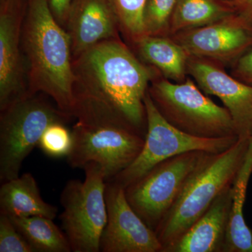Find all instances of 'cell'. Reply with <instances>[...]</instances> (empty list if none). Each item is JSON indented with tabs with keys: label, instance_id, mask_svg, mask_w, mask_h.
Masks as SVG:
<instances>
[{
	"label": "cell",
	"instance_id": "cell-1",
	"mask_svg": "<svg viewBox=\"0 0 252 252\" xmlns=\"http://www.w3.org/2000/svg\"><path fill=\"white\" fill-rule=\"evenodd\" d=\"M72 117L91 125L125 127L145 137L144 97L160 72L121 39L102 41L72 59Z\"/></svg>",
	"mask_w": 252,
	"mask_h": 252
},
{
	"label": "cell",
	"instance_id": "cell-2",
	"mask_svg": "<svg viewBox=\"0 0 252 252\" xmlns=\"http://www.w3.org/2000/svg\"><path fill=\"white\" fill-rule=\"evenodd\" d=\"M21 41L28 95L42 93L72 118L74 75L70 38L51 12L49 0H27Z\"/></svg>",
	"mask_w": 252,
	"mask_h": 252
},
{
	"label": "cell",
	"instance_id": "cell-3",
	"mask_svg": "<svg viewBox=\"0 0 252 252\" xmlns=\"http://www.w3.org/2000/svg\"><path fill=\"white\" fill-rule=\"evenodd\" d=\"M249 144L250 138H239L224 152L206 154L189 176L175 203L156 230L162 252L185 234L214 200L233 185Z\"/></svg>",
	"mask_w": 252,
	"mask_h": 252
},
{
	"label": "cell",
	"instance_id": "cell-4",
	"mask_svg": "<svg viewBox=\"0 0 252 252\" xmlns=\"http://www.w3.org/2000/svg\"><path fill=\"white\" fill-rule=\"evenodd\" d=\"M148 91L162 117L182 132L202 138L238 137L228 109L215 103L191 77L175 83L160 74Z\"/></svg>",
	"mask_w": 252,
	"mask_h": 252
},
{
	"label": "cell",
	"instance_id": "cell-5",
	"mask_svg": "<svg viewBox=\"0 0 252 252\" xmlns=\"http://www.w3.org/2000/svg\"><path fill=\"white\" fill-rule=\"evenodd\" d=\"M37 94L10 104L0 115V181L19 176L25 159L36 146L46 127L71 119Z\"/></svg>",
	"mask_w": 252,
	"mask_h": 252
},
{
	"label": "cell",
	"instance_id": "cell-6",
	"mask_svg": "<svg viewBox=\"0 0 252 252\" xmlns=\"http://www.w3.org/2000/svg\"><path fill=\"white\" fill-rule=\"evenodd\" d=\"M84 170V182L72 180L64 186L59 219L72 252H98L107 219L106 181L97 164H88Z\"/></svg>",
	"mask_w": 252,
	"mask_h": 252
},
{
	"label": "cell",
	"instance_id": "cell-7",
	"mask_svg": "<svg viewBox=\"0 0 252 252\" xmlns=\"http://www.w3.org/2000/svg\"><path fill=\"white\" fill-rule=\"evenodd\" d=\"M144 104L147 128L143 148L134 162L112 180L124 189L166 159L193 151L220 153L230 148L239 139L237 136L202 138L182 132L162 117L149 91L144 97Z\"/></svg>",
	"mask_w": 252,
	"mask_h": 252
},
{
	"label": "cell",
	"instance_id": "cell-8",
	"mask_svg": "<svg viewBox=\"0 0 252 252\" xmlns=\"http://www.w3.org/2000/svg\"><path fill=\"white\" fill-rule=\"evenodd\" d=\"M207 154L193 151L170 158L126 187L127 202L154 232Z\"/></svg>",
	"mask_w": 252,
	"mask_h": 252
},
{
	"label": "cell",
	"instance_id": "cell-9",
	"mask_svg": "<svg viewBox=\"0 0 252 252\" xmlns=\"http://www.w3.org/2000/svg\"><path fill=\"white\" fill-rule=\"evenodd\" d=\"M72 132V148L67 157L69 166L84 169L88 164H97L106 182L131 165L144 143L143 136L119 126L91 125L77 121Z\"/></svg>",
	"mask_w": 252,
	"mask_h": 252
},
{
	"label": "cell",
	"instance_id": "cell-10",
	"mask_svg": "<svg viewBox=\"0 0 252 252\" xmlns=\"http://www.w3.org/2000/svg\"><path fill=\"white\" fill-rule=\"evenodd\" d=\"M27 0H0V111L28 97L22 30Z\"/></svg>",
	"mask_w": 252,
	"mask_h": 252
},
{
	"label": "cell",
	"instance_id": "cell-11",
	"mask_svg": "<svg viewBox=\"0 0 252 252\" xmlns=\"http://www.w3.org/2000/svg\"><path fill=\"white\" fill-rule=\"evenodd\" d=\"M107 223L100 240L102 252H162L153 230L146 224L126 198L125 189L106 182Z\"/></svg>",
	"mask_w": 252,
	"mask_h": 252
},
{
	"label": "cell",
	"instance_id": "cell-12",
	"mask_svg": "<svg viewBox=\"0 0 252 252\" xmlns=\"http://www.w3.org/2000/svg\"><path fill=\"white\" fill-rule=\"evenodd\" d=\"M224 65L210 60L190 56L187 73L207 95L216 96L228 109L238 138L252 134V86L225 72Z\"/></svg>",
	"mask_w": 252,
	"mask_h": 252
},
{
	"label": "cell",
	"instance_id": "cell-13",
	"mask_svg": "<svg viewBox=\"0 0 252 252\" xmlns=\"http://www.w3.org/2000/svg\"><path fill=\"white\" fill-rule=\"evenodd\" d=\"M189 56L233 64L252 48V26L244 24L234 14L219 22L182 31L170 36Z\"/></svg>",
	"mask_w": 252,
	"mask_h": 252
},
{
	"label": "cell",
	"instance_id": "cell-14",
	"mask_svg": "<svg viewBox=\"0 0 252 252\" xmlns=\"http://www.w3.org/2000/svg\"><path fill=\"white\" fill-rule=\"evenodd\" d=\"M65 30L72 59L102 41L121 38L119 18L110 0H72Z\"/></svg>",
	"mask_w": 252,
	"mask_h": 252
},
{
	"label": "cell",
	"instance_id": "cell-15",
	"mask_svg": "<svg viewBox=\"0 0 252 252\" xmlns=\"http://www.w3.org/2000/svg\"><path fill=\"white\" fill-rule=\"evenodd\" d=\"M232 207V186L225 189L178 240L164 252H224Z\"/></svg>",
	"mask_w": 252,
	"mask_h": 252
},
{
	"label": "cell",
	"instance_id": "cell-16",
	"mask_svg": "<svg viewBox=\"0 0 252 252\" xmlns=\"http://www.w3.org/2000/svg\"><path fill=\"white\" fill-rule=\"evenodd\" d=\"M132 46L142 62L156 68L165 79L182 83L188 77L190 56L171 36L144 35Z\"/></svg>",
	"mask_w": 252,
	"mask_h": 252
},
{
	"label": "cell",
	"instance_id": "cell-17",
	"mask_svg": "<svg viewBox=\"0 0 252 252\" xmlns=\"http://www.w3.org/2000/svg\"><path fill=\"white\" fill-rule=\"evenodd\" d=\"M0 213L9 217L41 216L54 220L58 208L43 200L35 179L24 173L0 188Z\"/></svg>",
	"mask_w": 252,
	"mask_h": 252
},
{
	"label": "cell",
	"instance_id": "cell-18",
	"mask_svg": "<svg viewBox=\"0 0 252 252\" xmlns=\"http://www.w3.org/2000/svg\"><path fill=\"white\" fill-rule=\"evenodd\" d=\"M252 175V134L246 157L232 185V207L224 252H252V231L243 213Z\"/></svg>",
	"mask_w": 252,
	"mask_h": 252
},
{
	"label": "cell",
	"instance_id": "cell-19",
	"mask_svg": "<svg viewBox=\"0 0 252 252\" xmlns=\"http://www.w3.org/2000/svg\"><path fill=\"white\" fill-rule=\"evenodd\" d=\"M234 14L233 6L223 0H177L170 23V36L213 24Z\"/></svg>",
	"mask_w": 252,
	"mask_h": 252
},
{
	"label": "cell",
	"instance_id": "cell-20",
	"mask_svg": "<svg viewBox=\"0 0 252 252\" xmlns=\"http://www.w3.org/2000/svg\"><path fill=\"white\" fill-rule=\"evenodd\" d=\"M9 218L34 252H72L67 236L54 220L41 216Z\"/></svg>",
	"mask_w": 252,
	"mask_h": 252
},
{
	"label": "cell",
	"instance_id": "cell-21",
	"mask_svg": "<svg viewBox=\"0 0 252 252\" xmlns=\"http://www.w3.org/2000/svg\"><path fill=\"white\" fill-rule=\"evenodd\" d=\"M115 9L121 33L132 45L144 35L143 12L147 0H110Z\"/></svg>",
	"mask_w": 252,
	"mask_h": 252
},
{
	"label": "cell",
	"instance_id": "cell-22",
	"mask_svg": "<svg viewBox=\"0 0 252 252\" xmlns=\"http://www.w3.org/2000/svg\"><path fill=\"white\" fill-rule=\"evenodd\" d=\"M177 0H147L143 12L144 35L170 36Z\"/></svg>",
	"mask_w": 252,
	"mask_h": 252
},
{
	"label": "cell",
	"instance_id": "cell-23",
	"mask_svg": "<svg viewBox=\"0 0 252 252\" xmlns=\"http://www.w3.org/2000/svg\"><path fill=\"white\" fill-rule=\"evenodd\" d=\"M64 123L56 122L46 127L41 135L38 147L48 157L59 158L67 157L73 145L72 131Z\"/></svg>",
	"mask_w": 252,
	"mask_h": 252
},
{
	"label": "cell",
	"instance_id": "cell-24",
	"mask_svg": "<svg viewBox=\"0 0 252 252\" xmlns=\"http://www.w3.org/2000/svg\"><path fill=\"white\" fill-rule=\"evenodd\" d=\"M0 252H34L12 220L0 213Z\"/></svg>",
	"mask_w": 252,
	"mask_h": 252
},
{
	"label": "cell",
	"instance_id": "cell-25",
	"mask_svg": "<svg viewBox=\"0 0 252 252\" xmlns=\"http://www.w3.org/2000/svg\"><path fill=\"white\" fill-rule=\"evenodd\" d=\"M230 74L244 84L252 86V48L232 64Z\"/></svg>",
	"mask_w": 252,
	"mask_h": 252
},
{
	"label": "cell",
	"instance_id": "cell-26",
	"mask_svg": "<svg viewBox=\"0 0 252 252\" xmlns=\"http://www.w3.org/2000/svg\"><path fill=\"white\" fill-rule=\"evenodd\" d=\"M72 0H49L50 9L56 21L65 29Z\"/></svg>",
	"mask_w": 252,
	"mask_h": 252
},
{
	"label": "cell",
	"instance_id": "cell-27",
	"mask_svg": "<svg viewBox=\"0 0 252 252\" xmlns=\"http://www.w3.org/2000/svg\"><path fill=\"white\" fill-rule=\"evenodd\" d=\"M235 10V15L240 21L248 26H252V0L226 1Z\"/></svg>",
	"mask_w": 252,
	"mask_h": 252
},
{
	"label": "cell",
	"instance_id": "cell-28",
	"mask_svg": "<svg viewBox=\"0 0 252 252\" xmlns=\"http://www.w3.org/2000/svg\"><path fill=\"white\" fill-rule=\"evenodd\" d=\"M223 1H233V0H223Z\"/></svg>",
	"mask_w": 252,
	"mask_h": 252
}]
</instances>
